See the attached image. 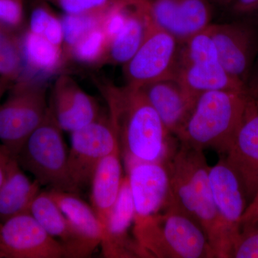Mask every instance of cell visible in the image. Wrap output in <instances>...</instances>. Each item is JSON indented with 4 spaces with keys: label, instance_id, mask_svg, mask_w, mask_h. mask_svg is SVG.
Returning a JSON list of instances; mask_svg holds the SVG:
<instances>
[{
    "label": "cell",
    "instance_id": "15",
    "mask_svg": "<svg viewBox=\"0 0 258 258\" xmlns=\"http://www.w3.org/2000/svg\"><path fill=\"white\" fill-rule=\"evenodd\" d=\"M126 169L134 205V221L157 215L170 205V179L166 163L133 162Z\"/></svg>",
    "mask_w": 258,
    "mask_h": 258
},
{
    "label": "cell",
    "instance_id": "22",
    "mask_svg": "<svg viewBox=\"0 0 258 258\" xmlns=\"http://www.w3.org/2000/svg\"><path fill=\"white\" fill-rule=\"evenodd\" d=\"M41 184L31 180L15 158L4 182L0 186V224L12 217L30 213L33 200L40 192Z\"/></svg>",
    "mask_w": 258,
    "mask_h": 258
},
{
    "label": "cell",
    "instance_id": "3",
    "mask_svg": "<svg viewBox=\"0 0 258 258\" xmlns=\"http://www.w3.org/2000/svg\"><path fill=\"white\" fill-rule=\"evenodd\" d=\"M132 231L142 257H215L203 227L172 204L157 215L134 221Z\"/></svg>",
    "mask_w": 258,
    "mask_h": 258
},
{
    "label": "cell",
    "instance_id": "19",
    "mask_svg": "<svg viewBox=\"0 0 258 258\" xmlns=\"http://www.w3.org/2000/svg\"><path fill=\"white\" fill-rule=\"evenodd\" d=\"M134 205L128 176H123L116 200L107 220L108 241L102 249L106 257H142L135 240L128 236L133 225Z\"/></svg>",
    "mask_w": 258,
    "mask_h": 258
},
{
    "label": "cell",
    "instance_id": "17",
    "mask_svg": "<svg viewBox=\"0 0 258 258\" xmlns=\"http://www.w3.org/2000/svg\"><path fill=\"white\" fill-rule=\"evenodd\" d=\"M30 213L47 233L61 242L67 257H86L96 248L78 233L49 191H41L32 202Z\"/></svg>",
    "mask_w": 258,
    "mask_h": 258
},
{
    "label": "cell",
    "instance_id": "10",
    "mask_svg": "<svg viewBox=\"0 0 258 258\" xmlns=\"http://www.w3.org/2000/svg\"><path fill=\"white\" fill-rule=\"evenodd\" d=\"M209 178L221 232L223 258L231 257L247 207L245 194L238 176L225 159L210 167Z\"/></svg>",
    "mask_w": 258,
    "mask_h": 258
},
{
    "label": "cell",
    "instance_id": "26",
    "mask_svg": "<svg viewBox=\"0 0 258 258\" xmlns=\"http://www.w3.org/2000/svg\"><path fill=\"white\" fill-rule=\"evenodd\" d=\"M108 41L101 25L85 35L75 44L66 54L67 60L71 59L85 66L103 64Z\"/></svg>",
    "mask_w": 258,
    "mask_h": 258
},
{
    "label": "cell",
    "instance_id": "11",
    "mask_svg": "<svg viewBox=\"0 0 258 258\" xmlns=\"http://www.w3.org/2000/svg\"><path fill=\"white\" fill-rule=\"evenodd\" d=\"M153 26L184 41L211 25L210 0H142L137 3Z\"/></svg>",
    "mask_w": 258,
    "mask_h": 258
},
{
    "label": "cell",
    "instance_id": "14",
    "mask_svg": "<svg viewBox=\"0 0 258 258\" xmlns=\"http://www.w3.org/2000/svg\"><path fill=\"white\" fill-rule=\"evenodd\" d=\"M224 154L250 201L258 189V97L248 93L243 117Z\"/></svg>",
    "mask_w": 258,
    "mask_h": 258
},
{
    "label": "cell",
    "instance_id": "16",
    "mask_svg": "<svg viewBox=\"0 0 258 258\" xmlns=\"http://www.w3.org/2000/svg\"><path fill=\"white\" fill-rule=\"evenodd\" d=\"M49 106L60 128L71 133L90 124L102 115L96 98L68 74L60 75L56 79Z\"/></svg>",
    "mask_w": 258,
    "mask_h": 258
},
{
    "label": "cell",
    "instance_id": "35",
    "mask_svg": "<svg viewBox=\"0 0 258 258\" xmlns=\"http://www.w3.org/2000/svg\"><path fill=\"white\" fill-rule=\"evenodd\" d=\"M246 89L249 94L258 97V50Z\"/></svg>",
    "mask_w": 258,
    "mask_h": 258
},
{
    "label": "cell",
    "instance_id": "37",
    "mask_svg": "<svg viewBox=\"0 0 258 258\" xmlns=\"http://www.w3.org/2000/svg\"><path fill=\"white\" fill-rule=\"evenodd\" d=\"M11 88V86L5 81H3V83L0 84V102H1L2 98L4 96L5 93Z\"/></svg>",
    "mask_w": 258,
    "mask_h": 258
},
{
    "label": "cell",
    "instance_id": "34",
    "mask_svg": "<svg viewBox=\"0 0 258 258\" xmlns=\"http://www.w3.org/2000/svg\"><path fill=\"white\" fill-rule=\"evenodd\" d=\"M11 153L0 143V186L4 182L12 161L15 159Z\"/></svg>",
    "mask_w": 258,
    "mask_h": 258
},
{
    "label": "cell",
    "instance_id": "7",
    "mask_svg": "<svg viewBox=\"0 0 258 258\" xmlns=\"http://www.w3.org/2000/svg\"><path fill=\"white\" fill-rule=\"evenodd\" d=\"M175 79L195 100L217 90L247 91L226 72L207 29L181 42Z\"/></svg>",
    "mask_w": 258,
    "mask_h": 258
},
{
    "label": "cell",
    "instance_id": "1",
    "mask_svg": "<svg viewBox=\"0 0 258 258\" xmlns=\"http://www.w3.org/2000/svg\"><path fill=\"white\" fill-rule=\"evenodd\" d=\"M93 81L106 102L125 166L169 160L177 147L142 90L118 86L96 76Z\"/></svg>",
    "mask_w": 258,
    "mask_h": 258
},
{
    "label": "cell",
    "instance_id": "27",
    "mask_svg": "<svg viewBox=\"0 0 258 258\" xmlns=\"http://www.w3.org/2000/svg\"><path fill=\"white\" fill-rule=\"evenodd\" d=\"M28 30L62 47L63 30L60 17L51 9L46 0H37L30 14Z\"/></svg>",
    "mask_w": 258,
    "mask_h": 258
},
{
    "label": "cell",
    "instance_id": "33",
    "mask_svg": "<svg viewBox=\"0 0 258 258\" xmlns=\"http://www.w3.org/2000/svg\"><path fill=\"white\" fill-rule=\"evenodd\" d=\"M258 227V189L249 202L241 219V230Z\"/></svg>",
    "mask_w": 258,
    "mask_h": 258
},
{
    "label": "cell",
    "instance_id": "12",
    "mask_svg": "<svg viewBox=\"0 0 258 258\" xmlns=\"http://www.w3.org/2000/svg\"><path fill=\"white\" fill-rule=\"evenodd\" d=\"M62 258L67 252L30 213L0 224V258Z\"/></svg>",
    "mask_w": 258,
    "mask_h": 258
},
{
    "label": "cell",
    "instance_id": "8",
    "mask_svg": "<svg viewBox=\"0 0 258 258\" xmlns=\"http://www.w3.org/2000/svg\"><path fill=\"white\" fill-rule=\"evenodd\" d=\"M119 147L108 114L71 133L68 156V178L71 192L91 183L99 161Z\"/></svg>",
    "mask_w": 258,
    "mask_h": 258
},
{
    "label": "cell",
    "instance_id": "4",
    "mask_svg": "<svg viewBox=\"0 0 258 258\" xmlns=\"http://www.w3.org/2000/svg\"><path fill=\"white\" fill-rule=\"evenodd\" d=\"M248 100L247 91L217 90L197 98L186 123L176 136L180 144L225 153L238 128Z\"/></svg>",
    "mask_w": 258,
    "mask_h": 258
},
{
    "label": "cell",
    "instance_id": "31",
    "mask_svg": "<svg viewBox=\"0 0 258 258\" xmlns=\"http://www.w3.org/2000/svg\"><path fill=\"white\" fill-rule=\"evenodd\" d=\"M231 257L258 258V227L241 230Z\"/></svg>",
    "mask_w": 258,
    "mask_h": 258
},
{
    "label": "cell",
    "instance_id": "9",
    "mask_svg": "<svg viewBox=\"0 0 258 258\" xmlns=\"http://www.w3.org/2000/svg\"><path fill=\"white\" fill-rule=\"evenodd\" d=\"M181 44L169 32L153 26L135 55L123 66L125 84L141 88L175 78Z\"/></svg>",
    "mask_w": 258,
    "mask_h": 258
},
{
    "label": "cell",
    "instance_id": "38",
    "mask_svg": "<svg viewBox=\"0 0 258 258\" xmlns=\"http://www.w3.org/2000/svg\"><path fill=\"white\" fill-rule=\"evenodd\" d=\"M141 1H142V0H119V3L120 5L127 6V5L137 4V3Z\"/></svg>",
    "mask_w": 258,
    "mask_h": 258
},
{
    "label": "cell",
    "instance_id": "25",
    "mask_svg": "<svg viewBox=\"0 0 258 258\" xmlns=\"http://www.w3.org/2000/svg\"><path fill=\"white\" fill-rule=\"evenodd\" d=\"M23 74L18 35L0 28V79L13 86L23 78Z\"/></svg>",
    "mask_w": 258,
    "mask_h": 258
},
{
    "label": "cell",
    "instance_id": "24",
    "mask_svg": "<svg viewBox=\"0 0 258 258\" xmlns=\"http://www.w3.org/2000/svg\"><path fill=\"white\" fill-rule=\"evenodd\" d=\"M153 25L137 5H128V15L119 31L108 41L103 64L123 66L142 45Z\"/></svg>",
    "mask_w": 258,
    "mask_h": 258
},
{
    "label": "cell",
    "instance_id": "21",
    "mask_svg": "<svg viewBox=\"0 0 258 258\" xmlns=\"http://www.w3.org/2000/svg\"><path fill=\"white\" fill-rule=\"evenodd\" d=\"M120 155L118 148L103 158L95 169L91 181L92 208L105 227L123 178Z\"/></svg>",
    "mask_w": 258,
    "mask_h": 258
},
{
    "label": "cell",
    "instance_id": "40",
    "mask_svg": "<svg viewBox=\"0 0 258 258\" xmlns=\"http://www.w3.org/2000/svg\"><path fill=\"white\" fill-rule=\"evenodd\" d=\"M36 1H37V0H36Z\"/></svg>",
    "mask_w": 258,
    "mask_h": 258
},
{
    "label": "cell",
    "instance_id": "29",
    "mask_svg": "<svg viewBox=\"0 0 258 258\" xmlns=\"http://www.w3.org/2000/svg\"><path fill=\"white\" fill-rule=\"evenodd\" d=\"M59 8L63 14H105L116 5L119 0H46Z\"/></svg>",
    "mask_w": 258,
    "mask_h": 258
},
{
    "label": "cell",
    "instance_id": "23",
    "mask_svg": "<svg viewBox=\"0 0 258 258\" xmlns=\"http://www.w3.org/2000/svg\"><path fill=\"white\" fill-rule=\"evenodd\" d=\"M64 216L80 235L102 249L106 247L108 237L106 227L96 212L74 192L62 190H49Z\"/></svg>",
    "mask_w": 258,
    "mask_h": 258
},
{
    "label": "cell",
    "instance_id": "18",
    "mask_svg": "<svg viewBox=\"0 0 258 258\" xmlns=\"http://www.w3.org/2000/svg\"><path fill=\"white\" fill-rule=\"evenodd\" d=\"M141 89L166 128L176 137L186 123L196 100L175 78L160 80Z\"/></svg>",
    "mask_w": 258,
    "mask_h": 258
},
{
    "label": "cell",
    "instance_id": "6",
    "mask_svg": "<svg viewBox=\"0 0 258 258\" xmlns=\"http://www.w3.org/2000/svg\"><path fill=\"white\" fill-rule=\"evenodd\" d=\"M62 132L49 106L45 119L27 139L16 159L22 169L30 172L41 186L71 191L69 150Z\"/></svg>",
    "mask_w": 258,
    "mask_h": 258
},
{
    "label": "cell",
    "instance_id": "36",
    "mask_svg": "<svg viewBox=\"0 0 258 258\" xmlns=\"http://www.w3.org/2000/svg\"><path fill=\"white\" fill-rule=\"evenodd\" d=\"M230 1L231 0H210L214 7H218V8H224V9L230 3Z\"/></svg>",
    "mask_w": 258,
    "mask_h": 258
},
{
    "label": "cell",
    "instance_id": "2",
    "mask_svg": "<svg viewBox=\"0 0 258 258\" xmlns=\"http://www.w3.org/2000/svg\"><path fill=\"white\" fill-rule=\"evenodd\" d=\"M170 179L171 204L203 227L214 257L223 258L222 239L203 150L179 143L166 162Z\"/></svg>",
    "mask_w": 258,
    "mask_h": 258
},
{
    "label": "cell",
    "instance_id": "28",
    "mask_svg": "<svg viewBox=\"0 0 258 258\" xmlns=\"http://www.w3.org/2000/svg\"><path fill=\"white\" fill-rule=\"evenodd\" d=\"M106 14H63L60 17L63 30L62 48L66 55L70 49L88 32L101 26Z\"/></svg>",
    "mask_w": 258,
    "mask_h": 258
},
{
    "label": "cell",
    "instance_id": "30",
    "mask_svg": "<svg viewBox=\"0 0 258 258\" xmlns=\"http://www.w3.org/2000/svg\"><path fill=\"white\" fill-rule=\"evenodd\" d=\"M25 19L23 0H0V28L18 35Z\"/></svg>",
    "mask_w": 258,
    "mask_h": 258
},
{
    "label": "cell",
    "instance_id": "5",
    "mask_svg": "<svg viewBox=\"0 0 258 258\" xmlns=\"http://www.w3.org/2000/svg\"><path fill=\"white\" fill-rule=\"evenodd\" d=\"M0 103V143L16 158L23 144L46 116L49 108L45 80L23 78Z\"/></svg>",
    "mask_w": 258,
    "mask_h": 258
},
{
    "label": "cell",
    "instance_id": "32",
    "mask_svg": "<svg viewBox=\"0 0 258 258\" xmlns=\"http://www.w3.org/2000/svg\"><path fill=\"white\" fill-rule=\"evenodd\" d=\"M225 9L237 18H251L258 15V0H231Z\"/></svg>",
    "mask_w": 258,
    "mask_h": 258
},
{
    "label": "cell",
    "instance_id": "39",
    "mask_svg": "<svg viewBox=\"0 0 258 258\" xmlns=\"http://www.w3.org/2000/svg\"><path fill=\"white\" fill-rule=\"evenodd\" d=\"M3 81H3V79H0V84H1V83H3Z\"/></svg>",
    "mask_w": 258,
    "mask_h": 258
},
{
    "label": "cell",
    "instance_id": "13",
    "mask_svg": "<svg viewBox=\"0 0 258 258\" xmlns=\"http://www.w3.org/2000/svg\"><path fill=\"white\" fill-rule=\"evenodd\" d=\"M207 30L226 72L246 88L258 50L254 29L246 22L239 20L211 24Z\"/></svg>",
    "mask_w": 258,
    "mask_h": 258
},
{
    "label": "cell",
    "instance_id": "20",
    "mask_svg": "<svg viewBox=\"0 0 258 258\" xmlns=\"http://www.w3.org/2000/svg\"><path fill=\"white\" fill-rule=\"evenodd\" d=\"M19 40L24 64L23 78L45 81L57 74L67 60L62 47L28 29L19 36Z\"/></svg>",
    "mask_w": 258,
    "mask_h": 258
}]
</instances>
